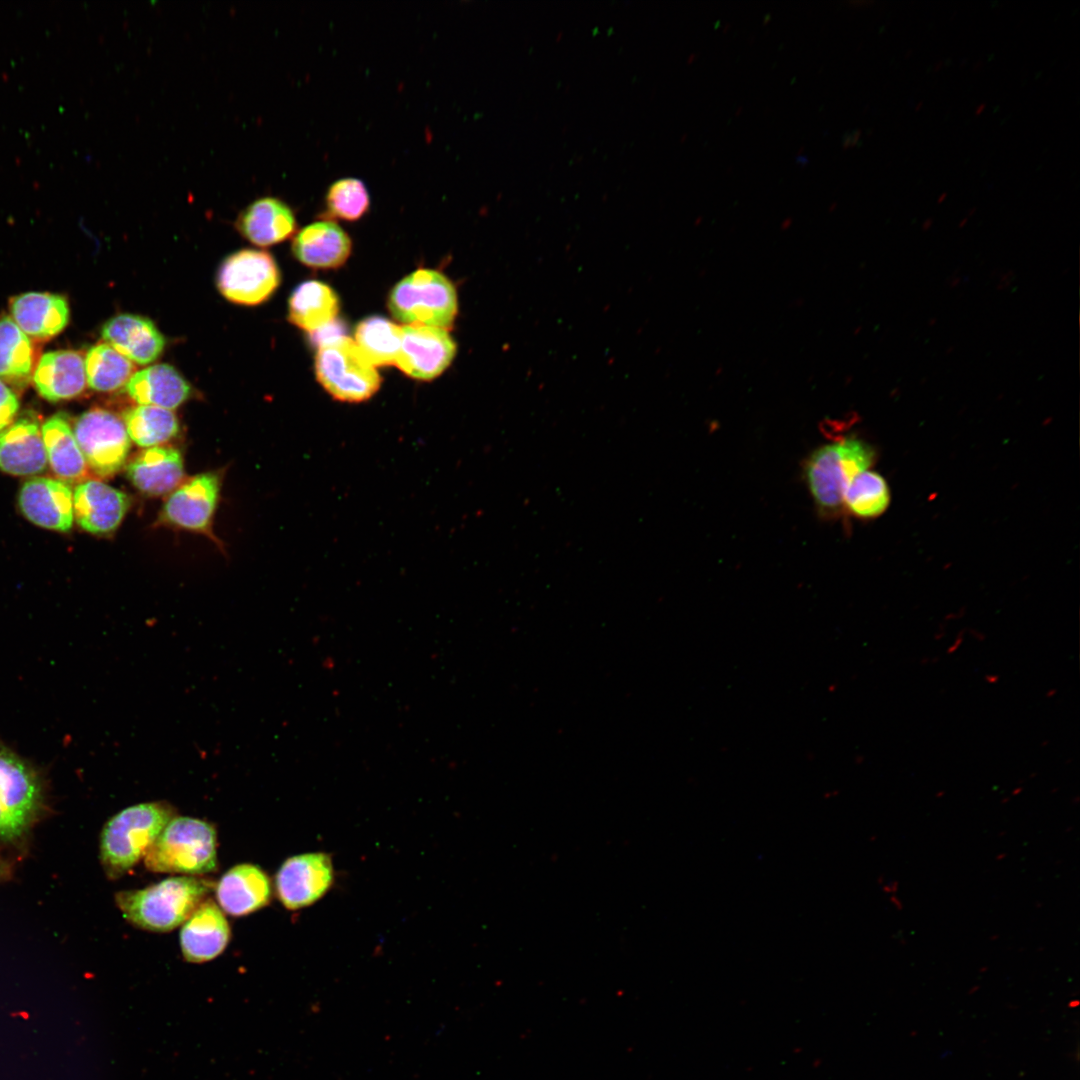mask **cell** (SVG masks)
<instances>
[{"label":"cell","instance_id":"cell-1","mask_svg":"<svg viewBox=\"0 0 1080 1080\" xmlns=\"http://www.w3.org/2000/svg\"><path fill=\"white\" fill-rule=\"evenodd\" d=\"M213 887L212 881L203 878L170 877L142 889L120 891L115 902L133 926L168 932L182 925Z\"/></svg>","mask_w":1080,"mask_h":1080},{"label":"cell","instance_id":"cell-2","mask_svg":"<svg viewBox=\"0 0 1080 1080\" xmlns=\"http://www.w3.org/2000/svg\"><path fill=\"white\" fill-rule=\"evenodd\" d=\"M174 816V807L166 801L136 804L112 816L100 836L106 875L117 879L135 866Z\"/></svg>","mask_w":1080,"mask_h":1080},{"label":"cell","instance_id":"cell-3","mask_svg":"<svg viewBox=\"0 0 1080 1080\" xmlns=\"http://www.w3.org/2000/svg\"><path fill=\"white\" fill-rule=\"evenodd\" d=\"M152 872L201 875L217 869V833L204 820L174 816L144 857Z\"/></svg>","mask_w":1080,"mask_h":1080},{"label":"cell","instance_id":"cell-4","mask_svg":"<svg viewBox=\"0 0 1080 1080\" xmlns=\"http://www.w3.org/2000/svg\"><path fill=\"white\" fill-rule=\"evenodd\" d=\"M46 805V783L30 761L0 742V840H21Z\"/></svg>","mask_w":1080,"mask_h":1080},{"label":"cell","instance_id":"cell-5","mask_svg":"<svg viewBox=\"0 0 1080 1080\" xmlns=\"http://www.w3.org/2000/svg\"><path fill=\"white\" fill-rule=\"evenodd\" d=\"M874 458L872 447L854 437L816 449L807 460L805 474L819 510L824 514L838 512L847 486L857 474L868 470Z\"/></svg>","mask_w":1080,"mask_h":1080},{"label":"cell","instance_id":"cell-6","mask_svg":"<svg viewBox=\"0 0 1080 1080\" xmlns=\"http://www.w3.org/2000/svg\"><path fill=\"white\" fill-rule=\"evenodd\" d=\"M388 307L392 315L406 325L449 328L458 311L455 286L442 273L419 269L391 290Z\"/></svg>","mask_w":1080,"mask_h":1080},{"label":"cell","instance_id":"cell-7","mask_svg":"<svg viewBox=\"0 0 1080 1080\" xmlns=\"http://www.w3.org/2000/svg\"><path fill=\"white\" fill-rule=\"evenodd\" d=\"M318 382L335 400L360 403L373 397L381 377L354 340L332 337L320 343L315 355Z\"/></svg>","mask_w":1080,"mask_h":1080},{"label":"cell","instance_id":"cell-8","mask_svg":"<svg viewBox=\"0 0 1080 1080\" xmlns=\"http://www.w3.org/2000/svg\"><path fill=\"white\" fill-rule=\"evenodd\" d=\"M73 431L88 468L98 477H111L125 465L131 440L114 412L92 408L77 418Z\"/></svg>","mask_w":1080,"mask_h":1080},{"label":"cell","instance_id":"cell-9","mask_svg":"<svg viewBox=\"0 0 1080 1080\" xmlns=\"http://www.w3.org/2000/svg\"><path fill=\"white\" fill-rule=\"evenodd\" d=\"M216 283L230 302L253 306L266 301L275 292L280 283V271L270 253L242 249L224 259Z\"/></svg>","mask_w":1080,"mask_h":1080},{"label":"cell","instance_id":"cell-10","mask_svg":"<svg viewBox=\"0 0 1080 1080\" xmlns=\"http://www.w3.org/2000/svg\"><path fill=\"white\" fill-rule=\"evenodd\" d=\"M334 881L331 857L322 852L286 859L275 876L278 899L289 910L310 906L321 899Z\"/></svg>","mask_w":1080,"mask_h":1080},{"label":"cell","instance_id":"cell-11","mask_svg":"<svg viewBox=\"0 0 1080 1080\" xmlns=\"http://www.w3.org/2000/svg\"><path fill=\"white\" fill-rule=\"evenodd\" d=\"M456 343L446 329L426 325H405L395 365L408 376L432 380L451 364Z\"/></svg>","mask_w":1080,"mask_h":1080},{"label":"cell","instance_id":"cell-12","mask_svg":"<svg viewBox=\"0 0 1080 1080\" xmlns=\"http://www.w3.org/2000/svg\"><path fill=\"white\" fill-rule=\"evenodd\" d=\"M18 507L26 519L45 529L67 532L74 521L73 493L68 483L35 477L23 483Z\"/></svg>","mask_w":1080,"mask_h":1080},{"label":"cell","instance_id":"cell-13","mask_svg":"<svg viewBox=\"0 0 1080 1080\" xmlns=\"http://www.w3.org/2000/svg\"><path fill=\"white\" fill-rule=\"evenodd\" d=\"M219 489V478L214 473L199 474L182 482L166 500L161 519L185 530L208 532Z\"/></svg>","mask_w":1080,"mask_h":1080},{"label":"cell","instance_id":"cell-14","mask_svg":"<svg viewBox=\"0 0 1080 1080\" xmlns=\"http://www.w3.org/2000/svg\"><path fill=\"white\" fill-rule=\"evenodd\" d=\"M74 518L85 531L103 535L114 531L128 507V496L99 480L79 483L73 493Z\"/></svg>","mask_w":1080,"mask_h":1080},{"label":"cell","instance_id":"cell-15","mask_svg":"<svg viewBox=\"0 0 1080 1080\" xmlns=\"http://www.w3.org/2000/svg\"><path fill=\"white\" fill-rule=\"evenodd\" d=\"M230 926L221 908L206 898L182 924L180 948L186 961L203 963L219 956L227 947Z\"/></svg>","mask_w":1080,"mask_h":1080},{"label":"cell","instance_id":"cell-16","mask_svg":"<svg viewBox=\"0 0 1080 1080\" xmlns=\"http://www.w3.org/2000/svg\"><path fill=\"white\" fill-rule=\"evenodd\" d=\"M272 896L268 875L257 865L238 864L227 870L216 884V900L222 911L244 916L266 906Z\"/></svg>","mask_w":1080,"mask_h":1080},{"label":"cell","instance_id":"cell-17","mask_svg":"<svg viewBox=\"0 0 1080 1080\" xmlns=\"http://www.w3.org/2000/svg\"><path fill=\"white\" fill-rule=\"evenodd\" d=\"M47 463L42 432L34 417H21L0 432V471L36 475L45 471Z\"/></svg>","mask_w":1080,"mask_h":1080},{"label":"cell","instance_id":"cell-18","mask_svg":"<svg viewBox=\"0 0 1080 1080\" xmlns=\"http://www.w3.org/2000/svg\"><path fill=\"white\" fill-rule=\"evenodd\" d=\"M33 383L38 394L47 401L74 399L87 385L85 358L73 350L45 353L36 364Z\"/></svg>","mask_w":1080,"mask_h":1080},{"label":"cell","instance_id":"cell-19","mask_svg":"<svg viewBox=\"0 0 1080 1080\" xmlns=\"http://www.w3.org/2000/svg\"><path fill=\"white\" fill-rule=\"evenodd\" d=\"M101 336L105 343L140 365L155 361L166 343L151 320L134 314L112 317L104 324Z\"/></svg>","mask_w":1080,"mask_h":1080},{"label":"cell","instance_id":"cell-20","mask_svg":"<svg viewBox=\"0 0 1080 1080\" xmlns=\"http://www.w3.org/2000/svg\"><path fill=\"white\" fill-rule=\"evenodd\" d=\"M9 309L16 325L36 340L58 335L67 326L70 315L66 298L48 292L17 295L10 300Z\"/></svg>","mask_w":1080,"mask_h":1080},{"label":"cell","instance_id":"cell-21","mask_svg":"<svg viewBox=\"0 0 1080 1080\" xmlns=\"http://www.w3.org/2000/svg\"><path fill=\"white\" fill-rule=\"evenodd\" d=\"M183 465L179 450L156 446L142 450L128 463L127 476L143 494L161 496L172 493L182 484Z\"/></svg>","mask_w":1080,"mask_h":1080},{"label":"cell","instance_id":"cell-22","mask_svg":"<svg viewBox=\"0 0 1080 1080\" xmlns=\"http://www.w3.org/2000/svg\"><path fill=\"white\" fill-rule=\"evenodd\" d=\"M236 227L251 243L267 247L289 238L295 231L296 219L284 201L266 196L256 199L241 211Z\"/></svg>","mask_w":1080,"mask_h":1080},{"label":"cell","instance_id":"cell-23","mask_svg":"<svg viewBox=\"0 0 1080 1080\" xmlns=\"http://www.w3.org/2000/svg\"><path fill=\"white\" fill-rule=\"evenodd\" d=\"M298 261L313 268H337L351 252V240L336 223L322 220L301 229L292 243Z\"/></svg>","mask_w":1080,"mask_h":1080},{"label":"cell","instance_id":"cell-24","mask_svg":"<svg viewBox=\"0 0 1080 1080\" xmlns=\"http://www.w3.org/2000/svg\"><path fill=\"white\" fill-rule=\"evenodd\" d=\"M138 405L175 409L192 393L190 384L172 366L156 364L136 372L125 386Z\"/></svg>","mask_w":1080,"mask_h":1080},{"label":"cell","instance_id":"cell-25","mask_svg":"<svg viewBox=\"0 0 1080 1080\" xmlns=\"http://www.w3.org/2000/svg\"><path fill=\"white\" fill-rule=\"evenodd\" d=\"M340 302L326 283L308 280L299 284L288 300V320L308 333H318L337 317Z\"/></svg>","mask_w":1080,"mask_h":1080},{"label":"cell","instance_id":"cell-26","mask_svg":"<svg viewBox=\"0 0 1080 1080\" xmlns=\"http://www.w3.org/2000/svg\"><path fill=\"white\" fill-rule=\"evenodd\" d=\"M47 461L63 482L73 483L87 476V464L67 417L58 413L41 428Z\"/></svg>","mask_w":1080,"mask_h":1080},{"label":"cell","instance_id":"cell-27","mask_svg":"<svg viewBox=\"0 0 1080 1080\" xmlns=\"http://www.w3.org/2000/svg\"><path fill=\"white\" fill-rule=\"evenodd\" d=\"M36 351L30 339L12 320L0 319V380L23 388L33 376Z\"/></svg>","mask_w":1080,"mask_h":1080},{"label":"cell","instance_id":"cell-28","mask_svg":"<svg viewBox=\"0 0 1080 1080\" xmlns=\"http://www.w3.org/2000/svg\"><path fill=\"white\" fill-rule=\"evenodd\" d=\"M123 422L131 441L143 448L162 446L179 432V421L172 410L138 405L126 410Z\"/></svg>","mask_w":1080,"mask_h":1080},{"label":"cell","instance_id":"cell-29","mask_svg":"<svg viewBox=\"0 0 1080 1080\" xmlns=\"http://www.w3.org/2000/svg\"><path fill=\"white\" fill-rule=\"evenodd\" d=\"M402 340V327L381 317L370 316L358 323L354 342L375 366L395 364Z\"/></svg>","mask_w":1080,"mask_h":1080},{"label":"cell","instance_id":"cell-30","mask_svg":"<svg viewBox=\"0 0 1080 1080\" xmlns=\"http://www.w3.org/2000/svg\"><path fill=\"white\" fill-rule=\"evenodd\" d=\"M85 372L91 389L111 393L126 386L135 374V365L107 343H100L88 350Z\"/></svg>","mask_w":1080,"mask_h":1080},{"label":"cell","instance_id":"cell-31","mask_svg":"<svg viewBox=\"0 0 1080 1080\" xmlns=\"http://www.w3.org/2000/svg\"><path fill=\"white\" fill-rule=\"evenodd\" d=\"M890 493L884 478L876 472L865 470L857 474L847 486L843 505L859 518H873L882 514L889 505Z\"/></svg>","mask_w":1080,"mask_h":1080},{"label":"cell","instance_id":"cell-32","mask_svg":"<svg viewBox=\"0 0 1080 1080\" xmlns=\"http://www.w3.org/2000/svg\"><path fill=\"white\" fill-rule=\"evenodd\" d=\"M325 205L330 217L354 221L368 211L369 193L360 179L341 178L329 186L325 196Z\"/></svg>","mask_w":1080,"mask_h":1080},{"label":"cell","instance_id":"cell-33","mask_svg":"<svg viewBox=\"0 0 1080 1080\" xmlns=\"http://www.w3.org/2000/svg\"><path fill=\"white\" fill-rule=\"evenodd\" d=\"M19 406V399L15 392L0 380V432L13 423Z\"/></svg>","mask_w":1080,"mask_h":1080},{"label":"cell","instance_id":"cell-34","mask_svg":"<svg viewBox=\"0 0 1080 1080\" xmlns=\"http://www.w3.org/2000/svg\"><path fill=\"white\" fill-rule=\"evenodd\" d=\"M859 137H860V130H853L852 132H849L843 138V146L845 148L854 146L857 143V140L859 139Z\"/></svg>","mask_w":1080,"mask_h":1080},{"label":"cell","instance_id":"cell-35","mask_svg":"<svg viewBox=\"0 0 1080 1080\" xmlns=\"http://www.w3.org/2000/svg\"><path fill=\"white\" fill-rule=\"evenodd\" d=\"M964 635L965 632L963 630L958 632L955 641L947 649L948 654H953L960 648L964 641Z\"/></svg>","mask_w":1080,"mask_h":1080},{"label":"cell","instance_id":"cell-36","mask_svg":"<svg viewBox=\"0 0 1080 1080\" xmlns=\"http://www.w3.org/2000/svg\"><path fill=\"white\" fill-rule=\"evenodd\" d=\"M883 890L886 893H889V894H892V895L895 894L897 892V890H898V882L897 881H892L891 883L884 885Z\"/></svg>","mask_w":1080,"mask_h":1080},{"label":"cell","instance_id":"cell-37","mask_svg":"<svg viewBox=\"0 0 1080 1080\" xmlns=\"http://www.w3.org/2000/svg\"><path fill=\"white\" fill-rule=\"evenodd\" d=\"M984 679L988 684H996V683L999 682V676L997 674H994V673L986 674Z\"/></svg>","mask_w":1080,"mask_h":1080},{"label":"cell","instance_id":"cell-38","mask_svg":"<svg viewBox=\"0 0 1080 1080\" xmlns=\"http://www.w3.org/2000/svg\"><path fill=\"white\" fill-rule=\"evenodd\" d=\"M969 633L973 638H975L978 641H984L985 640V634L983 632L971 629Z\"/></svg>","mask_w":1080,"mask_h":1080},{"label":"cell","instance_id":"cell-39","mask_svg":"<svg viewBox=\"0 0 1080 1080\" xmlns=\"http://www.w3.org/2000/svg\"><path fill=\"white\" fill-rule=\"evenodd\" d=\"M890 900L897 910H901L903 908L901 901L895 894L891 896Z\"/></svg>","mask_w":1080,"mask_h":1080},{"label":"cell","instance_id":"cell-40","mask_svg":"<svg viewBox=\"0 0 1080 1080\" xmlns=\"http://www.w3.org/2000/svg\"><path fill=\"white\" fill-rule=\"evenodd\" d=\"M1022 790H1023V788H1022V787H1016L1015 789H1013V791H1012L1011 795H1013V796H1017V795H1019V794H1020V793L1022 792Z\"/></svg>","mask_w":1080,"mask_h":1080},{"label":"cell","instance_id":"cell-41","mask_svg":"<svg viewBox=\"0 0 1080 1080\" xmlns=\"http://www.w3.org/2000/svg\"><path fill=\"white\" fill-rule=\"evenodd\" d=\"M985 107H986V104H985V103L981 104V105H980V106H979V107H978V108L976 109V112H975V113H976V115H979V114H980V113H981V112H982V111H983V110L985 109Z\"/></svg>","mask_w":1080,"mask_h":1080},{"label":"cell","instance_id":"cell-42","mask_svg":"<svg viewBox=\"0 0 1080 1080\" xmlns=\"http://www.w3.org/2000/svg\"><path fill=\"white\" fill-rule=\"evenodd\" d=\"M1056 689H1050L1046 692V697H1052L1056 694Z\"/></svg>","mask_w":1080,"mask_h":1080},{"label":"cell","instance_id":"cell-43","mask_svg":"<svg viewBox=\"0 0 1080 1080\" xmlns=\"http://www.w3.org/2000/svg\"><path fill=\"white\" fill-rule=\"evenodd\" d=\"M1005 855H1006V854H1001V855H998L997 859H998V860H1001V859H1003V858L1005 857Z\"/></svg>","mask_w":1080,"mask_h":1080}]
</instances>
